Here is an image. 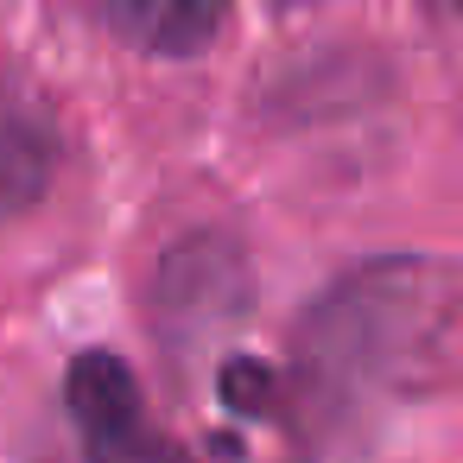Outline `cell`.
Instances as JSON below:
<instances>
[{"label":"cell","mask_w":463,"mask_h":463,"mask_svg":"<svg viewBox=\"0 0 463 463\" xmlns=\"http://www.w3.org/2000/svg\"><path fill=\"white\" fill-rule=\"evenodd\" d=\"M71 412L83 425L90 463H191L165 431L146 425L140 381L128 374V362H115L102 349H90L71 368Z\"/></svg>","instance_id":"2"},{"label":"cell","mask_w":463,"mask_h":463,"mask_svg":"<svg viewBox=\"0 0 463 463\" xmlns=\"http://www.w3.org/2000/svg\"><path fill=\"white\" fill-rule=\"evenodd\" d=\"M52 159H58V140L45 109L0 71V216L26 210L52 184Z\"/></svg>","instance_id":"3"},{"label":"cell","mask_w":463,"mask_h":463,"mask_svg":"<svg viewBox=\"0 0 463 463\" xmlns=\"http://www.w3.org/2000/svg\"><path fill=\"white\" fill-rule=\"evenodd\" d=\"M115 26L140 33V39L159 45V52H191V45L210 39L222 20H216V14H115Z\"/></svg>","instance_id":"4"},{"label":"cell","mask_w":463,"mask_h":463,"mask_svg":"<svg viewBox=\"0 0 463 463\" xmlns=\"http://www.w3.org/2000/svg\"><path fill=\"white\" fill-rule=\"evenodd\" d=\"M229 400L241 412H267L273 400V374H254V368H229Z\"/></svg>","instance_id":"5"},{"label":"cell","mask_w":463,"mask_h":463,"mask_svg":"<svg viewBox=\"0 0 463 463\" xmlns=\"http://www.w3.org/2000/svg\"><path fill=\"white\" fill-rule=\"evenodd\" d=\"M450 368V273L438 260H381L349 273L298 336V425L311 450H362L368 425Z\"/></svg>","instance_id":"1"}]
</instances>
